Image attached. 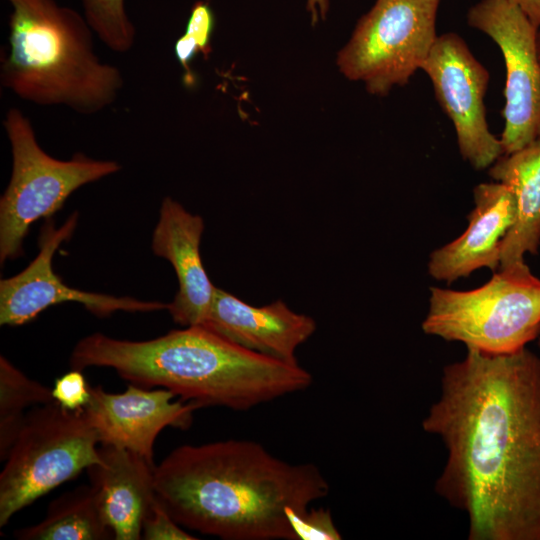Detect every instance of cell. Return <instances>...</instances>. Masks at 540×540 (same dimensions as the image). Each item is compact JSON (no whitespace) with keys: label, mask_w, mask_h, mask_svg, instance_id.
<instances>
[{"label":"cell","mask_w":540,"mask_h":540,"mask_svg":"<svg viewBox=\"0 0 540 540\" xmlns=\"http://www.w3.org/2000/svg\"><path fill=\"white\" fill-rule=\"evenodd\" d=\"M204 232L201 216L165 197L152 237L156 256L168 260L178 279V291L168 303L173 321L183 327L202 326L208 316L216 286L210 281L200 255Z\"/></svg>","instance_id":"4fadbf2b"},{"label":"cell","mask_w":540,"mask_h":540,"mask_svg":"<svg viewBox=\"0 0 540 540\" xmlns=\"http://www.w3.org/2000/svg\"><path fill=\"white\" fill-rule=\"evenodd\" d=\"M440 383L422 421L446 450L435 492L469 540H540V357L468 348Z\"/></svg>","instance_id":"6da1fadb"},{"label":"cell","mask_w":540,"mask_h":540,"mask_svg":"<svg viewBox=\"0 0 540 540\" xmlns=\"http://www.w3.org/2000/svg\"><path fill=\"white\" fill-rule=\"evenodd\" d=\"M142 539L195 540L198 538L184 530L156 496L143 518Z\"/></svg>","instance_id":"603a6c76"},{"label":"cell","mask_w":540,"mask_h":540,"mask_svg":"<svg viewBox=\"0 0 540 540\" xmlns=\"http://www.w3.org/2000/svg\"><path fill=\"white\" fill-rule=\"evenodd\" d=\"M53 399L67 410L83 409L91 396L82 370L73 369L56 379L52 388Z\"/></svg>","instance_id":"cb8c5ba5"},{"label":"cell","mask_w":540,"mask_h":540,"mask_svg":"<svg viewBox=\"0 0 540 540\" xmlns=\"http://www.w3.org/2000/svg\"><path fill=\"white\" fill-rule=\"evenodd\" d=\"M55 402L52 389L29 378L6 357H0V459H6L34 405Z\"/></svg>","instance_id":"d6986e66"},{"label":"cell","mask_w":540,"mask_h":540,"mask_svg":"<svg viewBox=\"0 0 540 540\" xmlns=\"http://www.w3.org/2000/svg\"><path fill=\"white\" fill-rule=\"evenodd\" d=\"M202 326L248 350L287 363H298L297 348L317 327L312 317L291 310L282 300L252 306L218 287Z\"/></svg>","instance_id":"5bb4252c"},{"label":"cell","mask_w":540,"mask_h":540,"mask_svg":"<svg viewBox=\"0 0 540 540\" xmlns=\"http://www.w3.org/2000/svg\"><path fill=\"white\" fill-rule=\"evenodd\" d=\"M538 345H539V348H540V338H539V342H538Z\"/></svg>","instance_id":"83f0119b"},{"label":"cell","mask_w":540,"mask_h":540,"mask_svg":"<svg viewBox=\"0 0 540 540\" xmlns=\"http://www.w3.org/2000/svg\"><path fill=\"white\" fill-rule=\"evenodd\" d=\"M98 437L83 409L56 401L27 412L0 474V526L84 469L101 462Z\"/></svg>","instance_id":"52a82bcc"},{"label":"cell","mask_w":540,"mask_h":540,"mask_svg":"<svg viewBox=\"0 0 540 540\" xmlns=\"http://www.w3.org/2000/svg\"><path fill=\"white\" fill-rule=\"evenodd\" d=\"M73 369L111 368L143 388H165L201 408L245 411L310 387L298 363L248 350L204 326H188L146 341L94 333L78 341Z\"/></svg>","instance_id":"3957f363"},{"label":"cell","mask_w":540,"mask_h":540,"mask_svg":"<svg viewBox=\"0 0 540 540\" xmlns=\"http://www.w3.org/2000/svg\"><path fill=\"white\" fill-rule=\"evenodd\" d=\"M154 488L182 527L224 540H297L287 512L329 493L316 465L244 439L173 449L154 468Z\"/></svg>","instance_id":"7a4b0ae2"},{"label":"cell","mask_w":540,"mask_h":540,"mask_svg":"<svg viewBox=\"0 0 540 540\" xmlns=\"http://www.w3.org/2000/svg\"><path fill=\"white\" fill-rule=\"evenodd\" d=\"M329 10V0H307V11L310 14L311 23L315 25L319 19L325 20Z\"/></svg>","instance_id":"484cf974"},{"label":"cell","mask_w":540,"mask_h":540,"mask_svg":"<svg viewBox=\"0 0 540 540\" xmlns=\"http://www.w3.org/2000/svg\"><path fill=\"white\" fill-rule=\"evenodd\" d=\"M14 536L20 540L114 539L91 484L79 486L53 500L39 523L17 529Z\"/></svg>","instance_id":"ac0fdd59"},{"label":"cell","mask_w":540,"mask_h":540,"mask_svg":"<svg viewBox=\"0 0 540 540\" xmlns=\"http://www.w3.org/2000/svg\"><path fill=\"white\" fill-rule=\"evenodd\" d=\"M440 0H376L337 56L340 72L373 95L408 84L438 35Z\"/></svg>","instance_id":"ba28073f"},{"label":"cell","mask_w":540,"mask_h":540,"mask_svg":"<svg viewBox=\"0 0 540 540\" xmlns=\"http://www.w3.org/2000/svg\"><path fill=\"white\" fill-rule=\"evenodd\" d=\"M3 126L12 153L9 184L0 199V262L23 254V241L37 220L50 219L78 188L117 173L121 165L83 153L69 160L47 154L39 145L30 119L17 108Z\"/></svg>","instance_id":"8992f818"},{"label":"cell","mask_w":540,"mask_h":540,"mask_svg":"<svg viewBox=\"0 0 540 540\" xmlns=\"http://www.w3.org/2000/svg\"><path fill=\"white\" fill-rule=\"evenodd\" d=\"M509 1L515 4L537 28H540V0Z\"/></svg>","instance_id":"d4e9b609"},{"label":"cell","mask_w":540,"mask_h":540,"mask_svg":"<svg viewBox=\"0 0 540 540\" xmlns=\"http://www.w3.org/2000/svg\"><path fill=\"white\" fill-rule=\"evenodd\" d=\"M423 70L436 100L452 121L460 154L474 169L489 168L503 155L500 139L489 129L484 97L489 72L457 33L438 35Z\"/></svg>","instance_id":"30bf717a"},{"label":"cell","mask_w":540,"mask_h":540,"mask_svg":"<svg viewBox=\"0 0 540 540\" xmlns=\"http://www.w3.org/2000/svg\"><path fill=\"white\" fill-rule=\"evenodd\" d=\"M489 176L506 185L516 203V219L501 244L500 267L525 262L540 245V138L489 167Z\"/></svg>","instance_id":"e0dca14e"},{"label":"cell","mask_w":540,"mask_h":540,"mask_svg":"<svg viewBox=\"0 0 540 540\" xmlns=\"http://www.w3.org/2000/svg\"><path fill=\"white\" fill-rule=\"evenodd\" d=\"M537 46H538V53L540 57V28L538 29V34H537Z\"/></svg>","instance_id":"4316f807"},{"label":"cell","mask_w":540,"mask_h":540,"mask_svg":"<svg viewBox=\"0 0 540 540\" xmlns=\"http://www.w3.org/2000/svg\"><path fill=\"white\" fill-rule=\"evenodd\" d=\"M99 455L101 462L87 472L114 539H142L143 518L156 497L155 466L130 450L110 445H101Z\"/></svg>","instance_id":"2e32d148"},{"label":"cell","mask_w":540,"mask_h":540,"mask_svg":"<svg viewBox=\"0 0 540 540\" xmlns=\"http://www.w3.org/2000/svg\"><path fill=\"white\" fill-rule=\"evenodd\" d=\"M297 540H340L342 535L334 524L328 509H306L287 512Z\"/></svg>","instance_id":"7402d4cb"},{"label":"cell","mask_w":540,"mask_h":540,"mask_svg":"<svg viewBox=\"0 0 540 540\" xmlns=\"http://www.w3.org/2000/svg\"><path fill=\"white\" fill-rule=\"evenodd\" d=\"M473 194L466 230L430 254L428 272L437 281L451 283L480 268L500 267L501 244L516 219L515 198L497 181L477 185Z\"/></svg>","instance_id":"9a60e30c"},{"label":"cell","mask_w":540,"mask_h":540,"mask_svg":"<svg viewBox=\"0 0 540 540\" xmlns=\"http://www.w3.org/2000/svg\"><path fill=\"white\" fill-rule=\"evenodd\" d=\"M470 27L499 47L506 69L500 142L503 154L540 138V57L538 29L509 0H479L467 12Z\"/></svg>","instance_id":"9c48e42d"},{"label":"cell","mask_w":540,"mask_h":540,"mask_svg":"<svg viewBox=\"0 0 540 540\" xmlns=\"http://www.w3.org/2000/svg\"><path fill=\"white\" fill-rule=\"evenodd\" d=\"M83 14L98 38L112 51L128 52L135 43L136 30L125 0H81Z\"/></svg>","instance_id":"ffe728a7"},{"label":"cell","mask_w":540,"mask_h":540,"mask_svg":"<svg viewBox=\"0 0 540 540\" xmlns=\"http://www.w3.org/2000/svg\"><path fill=\"white\" fill-rule=\"evenodd\" d=\"M77 223V212L72 213L59 228H56L54 221L47 219L40 231L38 255L17 275L1 279V325L26 324L48 307L66 302L79 303L98 317H107L117 311L152 312L168 309L169 304L160 301L87 292L63 283L53 270L52 260L59 246L71 238Z\"/></svg>","instance_id":"8fae6325"},{"label":"cell","mask_w":540,"mask_h":540,"mask_svg":"<svg viewBox=\"0 0 540 540\" xmlns=\"http://www.w3.org/2000/svg\"><path fill=\"white\" fill-rule=\"evenodd\" d=\"M215 27V16L209 2L201 0L194 3L186 24L185 32L175 42L174 50L179 64L182 66L187 86L195 84L191 71V62L201 53L208 58L212 51L211 39Z\"/></svg>","instance_id":"44dd1931"},{"label":"cell","mask_w":540,"mask_h":540,"mask_svg":"<svg viewBox=\"0 0 540 540\" xmlns=\"http://www.w3.org/2000/svg\"><path fill=\"white\" fill-rule=\"evenodd\" d=\"M484 285L430 288L425 334L489 355L517 352L540 335V278L523 262L499 268Z\"/></svg>","instance_id":"5b68a950"},{"label":"cell","mask_w":540,"mask_h":540,"mask_svg":"<svg viewBox=\"0 0 540 540\" xmlns=\"http://www.w3.org/2000/svg\"><path fill=\"white\" fill-rule=\"evenodd\" d=\"M174 398L176 395L165 388L150 390L129 383L122 393H109L96 386L91 387L84 411L100 445L130 450L154 465L153 449L159 433L166 427L187 429L193 412L201 408Z\"/></svg>","instance_id":"7c38bea8"},{"label":"cell","mask_w":540,"mask_h":540,"mask_svg":"<svg viewBox=\"0 0 540 540\" xmlns=\"http://www.w3.org/2000/svg\"><path fill=\"white\" fill-rule=\"evenodd\" d=\"M6 1L11 13L2 86L25 101L63 105L84 115L115 102L122 74L96 55L84 14L55 0Z\"/></svg>","instance_id":"277c9868"}]
</instances>
